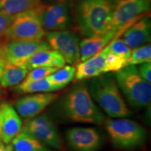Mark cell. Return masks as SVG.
Listing matches in <instances>:
<instances>
[{
	"label": "cell",
	"mask_w": 151,
	"mask_h": 151,
	"mask_svg": "<svg viewBox=\"0 0 151 151\" xmlns=\"http://www.w3.org/2000/svg\"><path fill=\"white\" fill-rule=\"evenodd\" d=\"M11 143L14 151H51L48 146L22 128Z\"/></svg>",
	"instance_id": "19"
},
{
	"label": "cell",
	"mask_w": 151,
	"mask_h": 151,
	"mask_svg": "<svg viewBox=\"0 0 151 151\" xmlns=\"http://www.w3.org/2000/svg\"><path fill=\"white\" fill-rule=\"evenodd\" d=\"M146 62H151V46L148 43L132 50L129 58L126 62L125 67L129 65L136 66Z\"/></svg>",
	"instance_id": "24"
},
{
	"label": "cell",
	"mask_w": 151,
	"mask_h": 151,
	"mask_svg": "<svg viewBox=\"0 0 151 151\" xmlns=\"http://www.w3.org/2000/svg\"><path fill=\"white\" fill-rule=\"evenodd\" d=\"M150 0H113L109 30L118 31L150 10Z\"/></svg>",
	"instance_id": "9"
},
{
	"label": "cell",
	"mask_w": 151,
	"mask_h": 151,
	"mask_svg": "<svg viewBox=\"0 0 151 151\" xmlns=\"http://www.w3.org/2000/svg\"><path fill=\"white\" fill-rule=\"evenodd\" d=\"M46 38L50 48L59 52L66 63L70 65L78 63L80 61V39L76 34L67 29L48 32Z\"/></svg>",
	"instance_id": "10"
},
{
	"label": "cell",
	"mask_w": 151,
	"mask_h": 151,
	"mask_svg": "<svg viewBox=\"0 0 151 151\" xmlns=\"http://www.w3.org/2000/svg\"><path fill=\"white\" fill-rule=\"evenodd\" d=\"M128 24H127V25ZM127 25L124 26L118 31L109 30L101 35L91 37H86L83 40L80 41V61L79 62L86 61L101 51L116 36L123 32V30L125 29Z\"/></svg>",
	"instance_id": "16"
},
{
	"label": "cell",
	"mask_w": 151,
	"mask_h": 151,
	"mask_svg": "<svg viewBox=\"0 0 151 151\" xmlns=\"http://www.w3.org/2000/svg\"><path fill=\"white\" fill-rule=\"evenodd\" d=\"M22 129L35 137L45 146L62 150L64 149L63 141L52 119L46 114L38 115L29 119Z\"/></svg>",
	"instance_id": "8"
},
{
	"label": "cell",
	"mask_w": 151,
	"mask_h": 151,
	"mask_svg": "<svg viewBox=\"0 0 151 151\" xmlns=\"http://www.w3.org/2000/svg\"><path fill=\"white\" fill-rule=\"evenodd\" d=\"M42 3V0H1L0 12L10 16L31 11Z\"/></svg>",
	"instance_id": "21"
},
{
	"label": "cell",
	"mask_w": 151,
	"mask_h": 151,
	"mask_svg": "<svg viewBox=\"0 0 151 151\" xmlns=\"http://www.w3.org/2000/svg\"><path fill=\"white\" fill-rule=\"evenodd\" d=\"M15 16L0 12V38L4 35V33L14 20Z\"/></svg>",
	"instance_id": "27"
},
{
	"label": "cell",
	"mask_w": 151,
	"mask_h": 151,
	"mask_svg": "<svg viewBox=\"0 0 151 151\" xmlns=\"http://www.w3.org/2000/svg\"><path fill=\"white\" fill-rule=\"evenodd\" d=\"M118 37H116V39L113 38L108 44L109 50L111 53L127 62L131 54L132 49L122 39H119Z\"/></svg>",
	"instance_id": "25"
},
{
	"label": "cell",
	"mask_w": 151,
	"mask_h": 151,
	"mask_svg": "<svg viewBox=\"0 0 151 151\" xmlns=\"http://www.w3.org/2000/svg\"><path fill=\"white\" fill-rule=\"evenodd\" d=\"M0 151H14L11 143L6 144L0 140Z\"/></svg>",
	"instance_id": "30"
},
{
	"label": "cell",
	"mask_w": 151,
	"mask_h": 151,
	"mask_svg": "<svg viewBox=\"0 0 151 151\" xmlns=\"http://www.w3.org/2000/svg\"><path fill=\"white\" fill-rule=\"evenodd\" d=\"M58 68L52 67H37L28 71L25 78L22 82L27 83L31 81H39L45 78L58 70Z\"/></svg>",
	"instance_id": "26"
},
{
	"label": "cell",
	"mask_w": 151,
	"mask_h": 151,
	"mask_svg": "<svg viewBox=\"0 0 151 151\" xmlns=\"http://www.w3.org/2000/svg\"><path fill=\"white\" fill-rule=\"evenodd\" d=\"M105 127L113 146L122 150L140 148L148 137L147 131L141 124L127 118L106 120Z\"/></svg>",
	"instance_id": "5"
},
{
	"label": "cell",
	"mask_w": 151,
	"mask_h": 151,
	"mask_svg": "<svg viewBox=\"0 0 151 151\" xmlns=\"http://www.w3.org/2000/svg\"><path fill=\"white\" fill-rule=\"evenodd\" d=\"M108 52L109 46L107 45L101 51L90 59L78 62L76 67L75 78L78 81H82L105 73Z\"/></svg>",
	"instance_id": "15"
},
{
	"label": "cell",
	"mask_w": 151,
	"mask_h": 151,
	"mask_svg": "<svg viewBox=\"0 0 151 151\" xmlns=\"http://www.w3.org/2000/svg\"><path fill=\"white\" fill-rule=\"evenodd\" d=\"M66 62L59 52L53 49L38 51L31 56L27 62L28 70L37 67H52L60 69L65 65Z\"/></svg>",
	"instance_id": "18"
},
{
	"label": "cell",
	"mask_w": 151,
	"mask_h": 151,
	"mask_svg": "<svg viewBox=\"0 0 151 151\" xmlns=\"http://www.w3.org/2000/svg\"><path fill=\"white\" fill-rule=\"evenodd\" d=\"M60 110L69 120L81 123L101 124L105 116L83 83L73 86L60 101Z\"/></svg>",
	"instance_id": "1"
},
{
	"label": "cell",
	"mask_w": 151,
	"mask_h": 151,
	"mask_svg": "<svg viewBox=\"0 0 151 151\" xmlns=\"http://www.w3.org/2000/svg\"><path fill=\"white\" fill-rule=\"evenodd\" d=\"M59 94L54 92H39L24 95L15 101V109L22 118L29 120L38 116L53 102Z\"/></svg>",
	"instance_id": "12"
},
{
	"label": "cell",
	"mask_w": 151,
	"mask_h": 151,
	"mask_svg": "<svg viewBox=\"0 0 151 151\" xmlns=\"http://www.w3.org/2000/svg\"><path fill=\"white\" fill-rule=\"evenodd\" d=\"M151 22L148 17L133 23L122 35V40L131 49L143 46L150 41Z\"/></svg>",
	"instance_id": "17"
},
{
	"label": "cell",
	"mask_w": 151,
	"mask_h": 151,
	"mask_svg": "<svg viewBox=\"0 0 151 151\" xmlns=\"http://www.w3.org/2000/svg\"><path fill=\"white\" fill-rule=\"evenodd\" d=\"M0 1H1V0H0Z\"/></svg>",
	"instance_id": "33"
},
{
	"label": "cell",
	"mask_w": 151,
	"mask_h": 151,
	"mask_svg": "<svg viewBox=\"0 0 151 151\" xmlns=\"http://www.w3.org/2000/svg\"><path fill=\"white\" fill-rule=\"evenodd\" d=\"M66 139L73 151H98L102 145V137L92 127H73L66 132Z\"/></svg>",
	"instance_id": "13"
},
{
	"label": "cell",
	"mask_w": 151,
	"mask_h": 151,
	"mask_svg": "<svg viewBox=\"0 0 151 151\" xmlns=\"http://www.w3.org/2000/svg\"><path fill=\"white\" fill-rule=\"evenodd\" d=\"M6 63L7 60L4 53V44L0 43V76L4 70Z\"/></svg>",
	"instance_id": "29"
},
{
	"label": "cell",
	"mask_w": 151,
	"mask_h": 151,
	"mask_svg": "<svg viewBox=\"0 0 151 151\" xmlns=\"http://www.w3.org/2000/svg\"><path fill=\"white\" fill-rule=\"evenodd\" d=\"M46 35L35 12L31 10L16 15L4 36L7 41H20L43 40Z\"/></svg>",
	"instance_id": "6"
},
{
	"label": "cell",
	"mask_w": 151,
	"mask_h": 151,
	"mask_svg": "<svg viewBox=\"0 0 151 151\" xmlns=\"http://www.w3.org/2000/svg\"><path fill=\"white\" fill-rule=\"evenodd\" d=\"M0 140H1V135H0Z\"/></svg>",
	"instance_id": "32"
},
{
	"label": "cell",
	"mask_w": 151,
	"mask_h": 151,
	"mask_svg": "<svg viewBox=\"0 0 151 151\" xmlns=\"http://www.w3.org/2000/svg\"><path fill=\"white\" fill-rule=\"evenodd\" d=\"M51 49L46 41H7L4 44V53L9 63L27 68V62L38 51Z\"/></svg>",
	"instance_id": "11"
},
{
	"label": "cell",
	"mask_w": 151,
	"mask_h": 151,
	"mask_svg": "<svg viewBox=\"0 0 151 151\" xmlns=\"http://www.w3.org/2000/svg\"><path fill=\"white\" fill-rule=\"evenodd\" d=\"M116 81L132 109L140 111L150 104V83L141 76L135 65L126 66L116 71Z\"/></svg>",
	"instance_id": "4"
},
{
	"label": "cell",
	"mask_w": 151,
	"mask_h": 151,
	"mask_svg": "<svg viewBox=\"0 0 151 151\" xmlns=\"http://www.w3.org/2000/svg\"><path fill=\"white\" fill-rule=\"evenodd\" d=\"M113 0H79L76 6V20L80 33L85 37L109 31Z\"/></svg>",
	"instance_id": "2"
},
{
	"label": "cell",
	"mask_w": 151,
	"mask_h": 151,
	"mask_svg": "<svg viewBox=\"0 0 151 151\" xmlns=\"http://www.w3.org/2000/svg\"><path fill=\"white\" fill-rule=\"evenodd\" d=\"M22 122L16 109L10 103H0V135L1 141L6 144L11 143L20 133Z\"/></svg>",
	"instance_id": "14"
},
{
	"label": "cell",
	"mask_w": 151,
	"mask_h": 151,
	"mask_svg": "<svg viewBox=\"0 0 151 151\" xmlns=\"http://www.w3.org/2000/svg\"><path fill=\"white\" fill-rule=\"evenodd\" d=\"M75 74L76 67L74 65H65L48 76L47 78L50 83L61 90L70 83L75 78Z\"/></svg>",
	"instance_id": "23"
},
{
	"label": "cell",
	"mask_w": 151,
	"mask_h": 151,
	"mask_svg": "<svg viewBox=\"0 0 151 151\" xmlns=\"http://www.w3.org/2000/svg\"><path fill=\"white\" fill-rule=\"evenodd\" d=\"M138 71L143 78L148 82H151V63L146 62V63L141 64L139 68H137Z\"/></svg>",
	"instance_id": "28"
},
{
	"label": "cell",
	"mask_w": 151,
	"mask_h": 151,
	"mask_svg": "<svg viewBox=\"0 0 151 151\" xmlns=\"http://www.w3.org/2000/svg\"><path fill=\"white\" fill-rule=\"evenodd\" d=\"M19 94H32L39 92H54L60 90L58 88L50 83L48 78L31 82H22L15 88Z\"/></svg>",
	"instance_id": "22"
},
{
	"label": "cell",
	"mask_w": 151,
	"mask_h": 151,
	"mask_svg": "<svg viewBox=\"0 0 151 151\" xmlns=\"http://www.w3.org/2000/svg\"><path fill=\"white\" fill-rule=\"evenodd\" d=\"M33 10L46 32L67 29L72 23L70 9L65 0L48 4L41 3Z\"/></svg>",
	"instance_id": "7"
},
{
	"label": "cell",
	"mask_w": 151,
	"mask_h": 151,
	"mask_svg": "<svg viewBox=\"0 0 151 151\" xmlns=\"http://www.w3.org/2000/svg\"><path fill=\"white\" fill-rule=\"evenodd\" d=\"M88 88L92 99L111 118H128L133 115L111 75L105 73L92 78Z\"/></svg>",
	"instance_id": "3"
},
{
	"label": "cell",
	"mask_w": 151,
	"mask_h": 151,
	"mask_svg": "<svg viewBox=\"0 0 151 151\" xmlns=\"http://www.w3.org/2000/svg\"><path fill=\"white\" fill-rule=\"evenodd\" d=\"M6 91L5 88H4L2 86H0V99H2L5 97Z\"/></svg>",
	"instance_id": "31"
},
{
	"label": "cell",
	"mask_w": 151,
	"mask_h": 151,
	"mask_svg": "<svg viewBox=\"0 0 151 151\" xmlns=\"http://www.w3.org/2000/svg\"><path fill=\"white\" fill-rule=\"evenodd\" d=\"M28 71L27 68L18 67L7 61L4 70L0 76V86L4 88L18 86L25 78Z\"/></svg>",
	"instance_id": "20"
}]
</instances>
